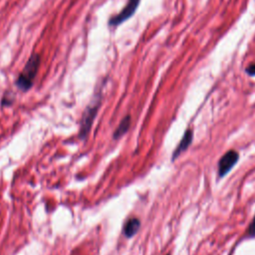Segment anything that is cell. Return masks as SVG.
Listing matches in <instances>:
<instances>
[{
	"label": "cell",
	"mask_w": 255,
	"mask_h": 255,
	"mask_svg": "<svg viewBox=\"0 0 255 255\" xmlns=\"http://www.w3.org/2000/svg\"><path fill=\"white\" fill-rule=\"evenodd\" d=\"M192 137H193V131H192L191 129H187V130L184 132V134H183V136H182L180 142L178 143L177 147H176L175 150L173 151V153H172V159H175L181 152H183L184 150L187 149V147L190 145V143H191V141H192Z\"/></svg>",
	"instance_id": "5b68a950"
},
{
	"label": "cell",
	"mask_w": 255,
	"mask_h": 255,
	"mask_svg": "<svg viewBox=\"0 0 255 255\" xmlns=\"http://www.w3.org/2000/svg\"><path fill=\"white\" fill-rule=\"evenodd\" d=\"M246 74H248L249 76L251 77H254L255 76V63L249 65L247 68H246Z\"/></svg>",
	"instance_id": "9c48e42d"
},
{
	"label": "cell",
	"mask_w": 255,
	"mask_h": 255,
	"mask_svg": "<svg viewBox=\"0 0 255 255\" xmlns=\"http://www.w3.org/2000/svg\"><path fill=\"white\" fill-rule=\"evenodd\" d=\"M129 126H130V117L129 116H126L121 121V123L118 126V128H116V130H115V132L113 134L114 139H119L121 136H123L128 131V129L129 128Z\"/></svg>",
	"instance_id": "52a82bcc"
},
{
	"label": "cell",
	"mask_w": 255,
	"mask_h": 255,
	"mask_svg": "<svg viewBox=\"0 0 255 255\" xmlns=\"http://www.w3.org/2000/svg\"><path fill=\"white\" fill-rule=\"evenodd\" d=\"M40 56L39 54H33L28 62L26 63L25 67L23 68L22 72L18 76L16 80V86L18 89H20L23 92H27L31 89L34 83V79L38 73L39 67H40Z\"/></svg>",
	"instance_id": "6da1fadb"
},
{
	"label": "cell",
	"mask_w": 255,
	"mask_h": 255,
	"mask_svg": "<svg viewBox=\"0 0 255 255\" xmlns=\"http://www.w3.org/2000/svg\"><path fill=\"white\" fill-rule=\"evenodd\" d=\"M139 226H140V221L139 219H137L136 217H132V218H129L124 225V229H123V232H124V235L127 237V238H130L132 237L139 229Z\"/></svg>",
	"instance_id": "8992f818"
},
{
	"label": "cell",
	"mask_w": 255,
	"mask_h": 255,
	"mask_svg": "<svg viewBox=\"0 0 255 255\" xmlns=\"http://www.w3.org/2000/svg\"><path fill=\"white\" fill-rule=\"evenodd\" d=\"M101 101H102V97L101 95H96L93 99V101L91 102V104L86 108L84 114H83V118L81 121V128H80V137L81 138H85L88 133L90 132V129L93 126L94 120L98 114L99 108L101 106Z\"/></svg>",
	"instance_id": "7a4b0ae2"
},
{
	"label": "cell",
	"mask_w": 255,
	"mask_h": 255,
	"mask_svg": "<svg viewBox=\"0 0 255 255\" xmlns=\"http://www.w3.org/2000/svg\"><path fill=\"white\" fill-rule=\"evenodd\" d=\"M239 154L235 150H228L225 152L218 161V174L219 176H224L238 161Z\"/></svg>",
	"instance_id": "277c9868"
},
{
	"label": "cell",
	"mask_w": 255,
	"mask_h": 255,
	"mask_svg": "<svg viewBox=\"0 0 255 255\" xmlns=\"http://www.w3.org/2000/svg\"><path fill=\"white\" fill-rule=\"evenodd\" d=\"M167 255H169V254H167Z\"/></svg>",
	"instance_id": "30bf717a"
},
{
	"label": "cell",
	"mask_w": 255,
	"mask_h": 255,
	"mask_svg": "<svg viewBox=\"0 0 255 255\" xmlns=\"http://www.w3.org/2000/svg\"><path fill=\"white\" fill-rule=\"evenodd\" d=\"M247 235H248L249 237H254V236H255V216H254L252 222L250 223V225H249V227H248Z\"/></svg>",
	"instance_id": "ba28073f"
},
{
	"label": "cell",
	"mask_w": 255,
	"mask_h": 255,
	"mask_svg": "<svg viewBox=\"0 0 255 255\" xmlns=\"http://www.w3.org/2000/svg\"><path fill=\"white\" fill-rule=\"evenodd\" d=\"M140 0H128L127 5L125 6V8L116 16L112 17L109 20V25L112 27H117L119 25H121L122 23L126 22L128 19H129L134 12L136 11L138 4H139Z\"/></svg>",
	"instance_id": "3957f363"
}]
</instances>
